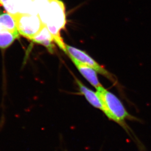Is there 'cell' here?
I'll return each instance as SVG.
<instances>
[{"label":"cell","instance_id":"obj_1","mask_svg":"<svg viewBox=\"0 0 151 151\" xmlns=\"http://www.w3.org/2000/svg\"><path fill=\"white\" fill-rule=\"evenodd\" d=\"M34 4L43 24L46 25L54 38L55 43L66 52V44L60 31L66 25L64 4L60 0H34Z\"/></svg>","mask_w":151,"mask_h":151},{"label":"cell","instance_id":"obj_2","mask_svg":"<svg viewBox=\"0 0 151 151\" xmlns=\"http://www.w3.org/2000/svg\"><path fill=\"white\" fill-rule=\"evenodd\" d=\"M96 92L102 104L104 114L110 120L127 130L128 127L126 124V120H135V118L129 113L119 99L103 86L96 89Z\"/></svg>","mask_w":151,"mask_h":151},{"label":"cell","instance_id":"obj_3","mask_svg":"<svg viewBox=\"0 0 151 151\" xmlns=\"http://www.w3.org/2000/svg\"><path fill=\"white\" fill-rule=\"evenodd\" d=\"M19 34L32 40L45 25L38 15L18 14L13 16Z\"/></svg>","mask_w":151,"mask_h":151},{"label":"cell","instance_id":"obj_4","mask_svg":"<svg viewBox=\"0 0 151 151\" xmlns=\"http://www.w3.org/2000/svg\"><path fill=\"white\" fill-rule=\"evenodd\" d=\"M66 53L68 56H71L82 64H85L91 67L96 70L97 73L106 77L110 81L116 83V80L114 78V76H113L112 74L106 70L102 66L100 65L99 63L97 62L85 52L68 45H66Z\"/></svg>","mask_w":151,"mask_h":151},{"label":"cell","instance_id":"obj_5","mask_svg":"<svg viewBox=\"0 0 151 151\" xmlns=\"http://www.w3.org/2000/svg\"><path fill=\"white\" fill-rule=\"evenodd\" d=\"M1 4L12 16L18 14L38 15L33 0H1Z\"/></svg>","mask_w":151,"mask_h":151},{"label":"cell","instance_id":"obj_6","mask_svg":"<svg viewBox=\"0 0 151 151\" xmlns=\"http://www.w3.org/2000/svg\"><path fill=\"white\" fill-rule=\"evenodd\" d=\"M68 56L73 61L74 65L76 66V67H77L79 71L80 72V73L82 75L83 77L91 83V86H94L96 89L99 87L102 86L99 81V78L97 76V72L96 70L85 64L80 63L71 56Z\"/></svg>","mask_w":151,"mask_h":151},{"label":"cell","instance_id":"obj_7","mask_svg":"<svg viewBox=\"0 0 151 151\" xmlns=\"http://www.w3.org/2000/svg\"><path fill=\"white\" fill-rule=\"evenodd\" d=\"M32 40L34 43L42 45L46 47L50 53L54 52L55 49L54 38L46 25H44L41 30L34 36Z\"/></svg>","mask_w":151,"mask_h":151},{"label":"cell","instance_id":"obj_8","mask_svg":"<svg viewBox=\"0 0 151 151\" xmlns=\"http://www.w3.org/2000/svg\"><path fill=\"white\" fill-rule=\"evenodd\" d=\"M76 82L78 86L79 91L85 97L88 103L94 107L101 110V111H103L102 104L97 92L88 89L78 79L76 78Z\"/></svg>","mask_w":151,"mask_h":151},{"label":"cell","instance_id":"obj_9","mask_svg":"<svg viewBox=\"0 0 151 151\" xmlns=\"http://www.w3.org/2000/svg\"><path fill=\"white\" fill-rule=\"evenodd\" d=\"M18 31H5L0 32V48L5 49L9 47L16 39L19 38Z\"/></svg>","mask_w":151,"mask_h":151},{"label":"cell","instance_id":"obj_10","mask_svg":"<svg viewBox=\"0 0 151 151\" xmlns=\"http://www.w3.org/2000/svg\"><path fill=\"white\" fill-rule=\"evenodd\" d=\"M5 30L18 31L14 17L9 13L0 14V32Z\"/></svg>","mask_w":151,"mask_h":151},{"label":"cell","instance_id":"obj_11","mask_svg":"<svg viewBox=\"0 0 151 151\" xmlns=\"http://www.w3.org/2000/svg\"><path fill=\"white\" fill-rule=\"evenodd\" d=\"M1 0H0V4H1Z\"/></svg>","mask_w":151,"mask_h":151},{"label":"cell","instance_id":"obj_12","mask_svg":"<svg viewBox=\"0 0 151 151\" xmlns=\"http://www.w3.org/2000/svg\"><path fill=\"white\" fill-rule=\"evenodd\" d=\"M33 1H34V0H33Z\"/></svg>","mask_w":151,"mask_h":151}]
</instances>
